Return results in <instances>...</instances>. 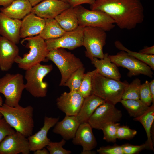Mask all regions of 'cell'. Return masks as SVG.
Returning a JSON list of instances; mask_svg holds the SVG:
<instances>
[{"label":"cell","mask_w":154,"mask_h":154,"mask_svg":"<svg viewBox=\"0 0 154 154\" xmlns=\"http://www.w3.org/2000/svg\"><path fill=\"white\" fill-rule=\"evenodd\" d=\"M90 5L91 9L108 15L121 29L131 30L144 20V7L140 0H95Z\"/></svg>","instance_id":"obj_1"},{"label":"cell","mask_w":154,"mask_h":154,"mask_svg":"<svg viewBox=\"0 0 154 154\" xmlns=\"http://www.w3.org/2000/svg\"><path fill=\"white\" fill-rule=\"evenodd\" d=\"M33 110L31 105L23 107L19 104L12 107L4 103L0 106V112L6 122L16 131L26 137L32 134L34 127Z\"/></svg>","instance_id":"obj_2"},{"label":"cell","mask_w":154,"mask_h":154,"mask_svg":"<svg viewBox=\"0 0 154 154\" xmlns=\"http://www.w3.org/2000/svg\"><path fill=\"white\" fill-rule=\"evenodd\" d=\"M129 83L102 76L97 72L93 77L92 94L114 105L120 102L124 88Z\"/></svg>","instance_id":"obj_3"},{"label":"cell","mask_w":154,"mask_h":154,"mask_svg":"<svg viewBox=\"0 0 154 154\" xmlns=\"http://www.w3.org/2000/svg\"><path fill=\"white\" fill-rule=\"evenodd\" d=\"M26 42V47L29 49L28 53L22 57L19 56L15 60L18 67L25 70L41 62L47 60L49 52L44 39L38 35L24 38L23 42Z\"/></svg>","instance_id":"obj_4"},{"label":"cell","mask_w":154,"mask_h":154,"mask_svg":"<svg viewBox=\"0 0 154 154\" xmlns=\"http://www.w3.org/2000/svg\"><path fill=\"white\" fill-rule=\"evenodd\" d=\"M47 60L52 61L57 66L61 74L59 86H64L70 76L79 68L84 66L78 58L63 48L49 51Z\"/></svg>","instance_id":"obj_5"},{"label":"cell","mask_w":154,"mask_h":154,"mask_svg":"<svg viewBox=\"0 0 154 154\" xmlns=\"http://www.w3.org/2000/svg\"><path fill=\"white\" fill-rule=\"evenodd\" d=\"M52 64H37L26 70L25 78V89L33 96L36 98L45 97L48 84L44 82V78L52 70Z\"/></svg>","instance_id":"obj_6"},{"label":"cell","mask_w":154,"mask_h":154,"mask_svg":"<svg viewBox=\"0 0 154 154\" xmlns=\"http://www.w3.org/2000/svg\"><path fill=\"white\" fill-rule=\"evenodd\" d=\"M23 75L19 73H7L0 78V93L4 96V104L12 107L19 104L25 89Z\"/></svg>","instance_id":"obj_7"},{"label":"cell","mask_w":154,"mask_h":154,"mask_svg":"<svg viewBox=\"0 0 154 154\" xmlns=\"http://www.w3.org/2000/svg\"><path fill=\"white\" fill-rule=\"evenodd\" d=\"M106 31L102 28L84 27L83 46L86 49V56L90 59L93 57L103 58V48L106 44Z\"/></svg>","instance_id":"obj_8"},{"label":"cell","mask_w":154,"mask_h":154,"mask_svg":"<svg viewBox=\"0 0 154 154\" xmlns=\"http://www.w3.org/2000/svg\"><path fill=\"white\" fill-rule=\"evenodd\" d=\"M79 26L98 27L110 31L115 26L114 20L106 13L98 10L88 9L81 5L76 6Z\"/></svg>","instance_id":"obj_9"},{"label":"cell","mask_w":154,"mask_h":154,"mask_svg":"<svg viewBox=\"0 0 154 154\" xmlns=\"http://www.w3.org/2000/svg\"><path fill=\"white\" fill-rule=\"evenodd\" d=\"M108 57L117 66L127 68L129 71L127 76L129 77L142 74L151 78L153 74L149 66L124 51L121 50L116 55H108Z\"/></svg>","instance_id":"obj_10"},{"label":"cell","mask_w":154,"mask_h":154,"mask_svg":"<svg viewBox=\"0 0 154 154\" xmlns=\"http://www.w3.org/2000/svg\"><path fill=\"white\" fill-rule=\"evenodd\" d=\"M122 117L121 111L115 105L105 102L98 107L88 123L92 128L101 130L107 124L119 122Z\"/></svg>","instance_id":"obj_11"},{"label":"cell","mask_w":154,"mask_h":154,"mask_svg":"<svg viewBox=\"0 0 154 154\" xmlns=\"http://www.w3.org/2000/svg\"><path fill=\"white\" fill-rule=\"evenodd\" d=\"M83 29L79 26L75 30L66 31L58 38L45 40L48 50L59 48L72 50L83 46Z\"/></svg>","instance_id":"obj_12"},{"label":"cell","mask_w":154,"mask_h":154,"mask_svg":"<svg viewBox=\"0 0 154 154\" xmlns=\"http://www.w3.org/2000/svg\"><path fill=\"white\" fill-rule=\"evenodd\" d=\"M30 151L28 138L17 131L6 136L0 144V154H29Z\"/></svg>","instance_id":"obj_13"},{"label":"cell","mask_w":154,"mask_h":154,"mask_svg":"<svg viewBox=\"0 0 154 154\" xmlns=\"http://www.w3.org/2000/svg\"><path fill=\"white\" fill-rule=\"evenodd\" d=\"M84 98L78 92H65L56 99L58 108L66 116H76L83 104Z\"/></svg>","instance_id":"obj_14"},{"label":"cell","mask_w":154,"mask_h":154,"mask_svg":"<svg viewBox=\"0 0 154 154\" xmlns=\"http://www.w3.org/2000/svg\"><path fill=\"white\" fill-rule=\"evenodd\" d=\"M70 5L60 0H44L32 7L31 13L45 19H54Z\"/></svg>","instance_id":"obj_15"},{"label":"cell","mask_w":154,"mask_h":154,"mask_svg":"<svg viewBox=\"0 0 154 154\" xmlns=\"http://www.w3.org/2000/svg\"><path fill=\"white\" fill-rule=\"evenodd\" d=\"M59 117L54 118L45 116L44 125L40 130L28 137L30 151H34L46 147L50 141L48 137V133L52 127L58 121Z\"/></svg>","instance_id":"obj_16"},{"label":"cell","mask_w":154,"mask_h":154,"mask_svg":"<svg viewBox=\"0 0 154 154\" xmlns=\"http://www.w3.org/2000/svg\"><path fill=\"white\" fill-rule=\"evenodd\" d=\"M16 44L5 38L0 37V69L7 71L12 67L16 57L19 56Z\"/></svg>","instance_id":"obj_17"},{"label":"cell","mask_w":154,"mask_h":154,"mask_svg":"<svg viewBox=\"0 0 154 154\" xmlns=\"http://www.w3.org/2000/svg\"><path fill=\"white\" fill-rule=\"evenodd\" d=\"M21 23V20L10 18L0 12L1 35L16 44L20 38Z\"/></svg>","instance_id":"obj_18"},{"label":"cell","mask_w":154,"mask_h":154,"mask_svg":"<svg viewBox=\"0 0 154 154\" xmlns=\"http://www.w3.org/2000/svg\"><path fill=\"white\" fill-rule=\"evenodd\" d=\"M45 22V19L30 13L21 20L20 38H25L38 35L43 30Z\"/></svg>","instance_id":"obj_19"},{"label":"cell","mask_w":154,"mask_h":154,"mask_svg":"<svg viewBox=\"0 0 154 154\" xmlns=\"http://www.w3.org/2000/svg\"><path fill=\"white\" fill-rule=\"evenodd\" d=\"M92 129L88 123H80L72 139L74 144L82 147V151H91L97 146V142Z\"/></svg>","instance_id":"obj_20"},{"label":"cell","mask_w":154,"mask_h":154,"mask_svg":"<svg viewBox=\"0 0 154 154\" xmlns=\"http://www.w3.org/2000/svg\"><path fill=\"white\" fill-rule=\"evenodd\" d=\"M107 53L104 54V58L100 60L95 57L90 59L98 73L106 78L120 80L121 76L117 66L111 61Z\"/></svg>","instance_id":"obj_21"},{"label":"cell","mask_w":154,"mask_h":154,"mask_svg":"<svg viewBox=\"0 0 154 154\" xmlns=\"http://www.w3.org/2000/svg\"><path fill=\"white\" fill-rule=\"evenodd\" d=\"M80 124L76 116H66L62 120L57 122L53 131L66 140L72 139Z\"/></svg>","instance_id":"obj_22"},{"label":"cell","mask_w":154,"mask_h":154,"mask_svg":"<svg viewBox=\"0 0 154 154\" xmlns=\"http://www.w3.org/2000/svg\"><path fill=\"white\" fill-rule=\"evenodd\" d=\"M32 7L29 0H15L7 6L1 8L0 10L10 18L21 20L31 12Z\"/></svg>","instance_id":"obj_23"},{"label":"cell","mask_w":154,"mask_h":154,"mask_svg":"<svg viewBox=\"0 0 154 154\" xmlns=\"http://www.w3.org/2000/svg\"><path fill=\"white\" fill-rule=\"evenodd\" d=\"M106 101L94 94L85 98L82 107L76 116L80 123H88L98 107Z\"/></svg>","instance_id":"obj_24"},{"label":"cell","mask_w":154,"mask_h":154,"mask_svg":"<svg viewBox=\"0 0 154 154\" xmlns=\"http://www.w3.org/2000/svg\"><path fill=\"white\" fill-rule=\"evenodd\" d=\"M65 31L74 30L79 27L76 6L65 10L54 18Z\"/></svg>","instance_id":"obj_25"},{"label":"cell","mask_w":154,"mask_h":154,"mask_svg":"<svg viewBox=\"0 0 154 154\" xmlns=\"http://www.w3.org/2000/svg\"><path fill=\"white\" fill-rule=\"evenodd\" d=\"M135 121L140 122L143 127L147 137L146 141L149 148L154 151L153 141L151 134V129L154 120V104H152L148 109L141 116L134 118Z\"/></svg>","instance_id":"obj_26"},{"label":"cell","mask_w":154,"mask_h":154,"mask_svg":"<svg viewBox=\"0 0 154 154\" xmlns=\"http://www.w3.org/2000/svg\"><path fill=\"white\" fill-rule=\"evenodd\" d=\"M45 19L44 26L38 35L44 40L58 38L66 32L55 19Z\"/></svg>","instance_id":"obj_27"},{"label":"cell","mask_w":154,"mask_h":154,"mask_svg":"<svg viewBox=\"0 0 154 154\" xmlns=\"http://www.w3.org/2000/svg\"><path fill=\"white\" fill-rule=\"evenodd\" d=\"M131 117L134 118L143 114L149 108L140 100H121L120 102Z\"/></svg>","instance_id":"obj_28"},{"label":"cell","mask_w":154,"mask_h":154,"mask_svg":"<svg viewBox=\"0 0 154 154\" xmlns=\"http://www.w3.org/2000/svg\"><path fill=\"white\" fill-rule=\"evenodd\" d=\"M116 47L119 50H123L127 54L132 56L149 66L151 69L154 70V55H147L140 52L131 51L124 46L119 40L114 42Z\"/></svg>","instance_id":"obj_29"},{"label":"cell","mask_w":154,"mask_h":154,"mask_svg":"<svg viewBox=\"0 0 154 154\" xmlns=\"http://www.w3.org/2000/svg\"><path fill=\"white\" fill-rule=\"evenodd\" d=\"M141 84L140 80L134 79L125 87L122 100H140V88Z\"/></svg>","instance_id":"obj_30"},{"label":"cell","mask_w":154,"mask_h":154,"mask_svg":"<svg viewBox=\"0 0 154 154\" xmlns=\"http://www.w3.org/2000/svg\"><path fill=\"white\" fill-rule=\"evenodd\" d=\"M84 72V66L79 68L72 74L64 86L68 87L70 91H78L83 79Z\"/></svg>","instance_id":"obj_31"},{"label":"cell","mask_w":154,"mask_h":154,"mask_svg":"<svg viewBox=\"0 0 154 154\" xmlns=\"http://www.w3.org/2000/svg\"><path fill=\"white\" fill-rule=\"evenodd\" d=\"M97 72L96 69L85 73L78 92L85 98L92 94V80L93 76Z\"/></svg>","instance_id":"obj_32"},{"label":"cell","mask_w":154,"mask_h":154,"mask_svg":"<svg viewBox=\"0 0 154 154\" xmlns=\"http://www.w3.org/2000/svg\"><path fill=\"white\" fill-rule=\"evenodd\" d=\"M120 125L117 123L111 122L104 126L101 130L103 133L104 140L108 142H116L117 130Z\"/></svg>","instance_id":"obj_33"},{"label":"cell","mask_w":154,"mask_h":154,"mask_svg":"<svg viewBox=\"0 0 154 154\" xmlns=\"http://www.w3.org/2000/svg\"><path fill=\"white\" fill-rule=\"evenodd\" d=\"M66 142V140L64 139L58 142L50 141L46 147L50 154H70L71 153L70 151L63 147Z\"/></svg>","instance_id":"obj_34"},{"label":"cell","mask_w":154,"mask_h":154,"mask_svg":"<svg viewBox=\"0 0 154 154\" xmlns=\"http://www.w3.org/2000/svg\"><path fill=\"white\" fill-rule=\"evenodd\" d=\"M149 82L147 80L141 84L140 88V100L148 106H150L153 102L152 96L149 89Z\"/></svg>","instance_id":"obj_35"},{"label":"cell","mask_w":154,"mask_h":154,"mask_svg":"<svg viewBox=\"0 0 154 154\" xmlns=\"http://www.w3.org/2000/svg\"><path fill=\"white\" fill-rule=\"evenodd\" d=\"M137 131L131 129L127 126L120 125L118 128L117 131V138L119 139H130L137 134Z\"/></svg>","instance_id":"obj_36"},{"label":"cell","mask_w":154,"mask_h":154,"mask_svg":"<svg viewBox=\"0 0 154 154\" xmlns=\"http://www.w3.org/2000/svg\"><path fill=\"white\" fill-rule=\"evenodd\" d=\"M124 154H134L139 153L142 150L149 148L148 145L146 142L140 145H133L126 143L122 145Z\"/></svg>","instance_id":"obj_37"},{"label":"cell","mask_w":154,"mask_h":154,"mask_svg":"<svg viewBox=\"0 0 154 154\" xmlns=\"http://www.w3.org/2000/svg\"><path fill=\"white\" fill-rule=\"evenodd\" d=\"M97 151L100 154H124L122 145H117L101 147Z\"/></svg>","instance_id":"obj_38"},{"label":"cell","mask_w":154,"mask_h":154,"mask_svg":"<svg viewBox=\"0 0 154 154\" xmlns=\"http://www.w3.org/2000/svg\"><path fill=\"white\" fill-rule=\"evenodd\" d=\"M15 131L3 117L0 119V144L6 136Z\"/></svg>","instance_id":"obj_39"},{"label":"cell","mask_w":154,"mask_h":154,"mask_svg":"<svg viewBox=\"0 0 154 154\" xmlns=\"http://www.w3.org/2000/svg\"><path fill=\"white\" fill-rule=\"evenodd\" d=\"M95 0H70L69 4L71 6L75 7L84 4H92Z\"/></svg>","instance_id":"obj_40"},{"label":"cell","mask_w":154,"mask_h":154,"mask_svg":"<svg viewBox=\"0 0 154 154\" xmlns=\"http://www.w3.org/2000/svg\"><path fill=\"white\" fill-rule=\"evenodd\" d=\"M139 52L145 54L154 55V46H146L144 48L140 50Z\"/></svg>","instance_id":"obj_41"},{"label":"cell","mask_w":154,"mask_h":154,"mask_svg":"<svg viewBox=\"0 0 154 154\" xmlns=\"http://www.w3.org/2000/svg\"><path fill=\"white\" fill-rule=\"evenodd\" d=\"M149 89L152 96L153 102L154 103V80L149 82Z\"/></svg>","instance_id":"obj_42"},{"label":"cell","mask_w":154,"mask_h":154,"mask_svg":"<svg viewBox=\"0 0 154 154\" xmlns=\"http://www.w3.org/2000/svg\"><path fill=\"white\" fill-rule=\"evenodd\" d=\"M34 154H49V153L47 149L43 148L37 149L34 151Z\"/></svg>","instance_id":"obj_43"},{"label":"cell","mask_w":154,"mask_h":154,"mask_svg":"<svg viewBox=\"0 0 154 154\" xmlns=\"http://www.w3.org/2000/svg\"><path fill=\"white\" fill-rule=\"evenodd\" d=\"M15 0H0V6L4 7L7 6Z\"/></svg>","instance_id":"obj_44"},{"label":"cell","mask_w":154,"mask_h":154,"mask_svg":"<svg viewBox=\"0 0 154 154\" xmlns=\"http://www.w3.org/2000/svg\"><path fill=\"white\" fill-rule=\"evenodd\" d=\"M33 7L39 3L44 0H29Z\"/></svg>","instance_id":"obj_45"},{"label":"cell","mask_w":154,"mask_h":154,"mask_svg":"<svg viewBox=\"0 0 154 154\" xmlns=\"http://www.w3.org/2000/svg\"><path fill=\"white\" fill-rule=\"evenodd\" d=\"M96 152L93 151H82L81 153V154H95Z\"/></svg>","instance_id":"obj_46"},{"label":"cell","mask_w":154,"mask_h":154,"mask_svg":"<svg viewBox=\"0 0 154 154\" xmlns=\"http://www.w3.org/2000/svg\"><path fill=\"white\" fill-rule=\"evenodd\" d=\"M3 100L1 97L0 96V106H1L3 105Z\"/></svg>","instance_id":"obj_47"},{"label":"cell","mask_w":154,"mask_h":154,"mask_svg":"<svg viewBox=\"0 0 154 154\" xmlns=\"http://www.w3.org/2000/svg\"><path fill=\"white\" fill-rule=\"evenodd\" d=\"M60 0L61 1H63V2L67 3H69V4L70 0Z\"/></svg>","instance_id":"obj_48"},{"label":"cell","mask_w":154,"mask_h":154,"mask_svg":"<svg viewBox=\"0 0 154 154\" xmlns=\"http://www.w3.org/2000/svg\"><path fill=\"white\" fill-rule=\"evenodd\" d=\"M3 116L1 114L0 112V119H1L3 117Z\"/></svg>","instance_id":"obj_49"},{"label":"cell","mask_w":154,"mask_h":154,"mask_svg":"<svg viewBox=\"0 0 154 154\" xmlns=\"http://www.w3.org/2000/svg\"><path fill=\"white\" fill-rule=\"evenodd\" d=\"M1 35L0 32V37L1 36H0Z\"/></svg>","instance_id":"obj_50"}]
</instances>
